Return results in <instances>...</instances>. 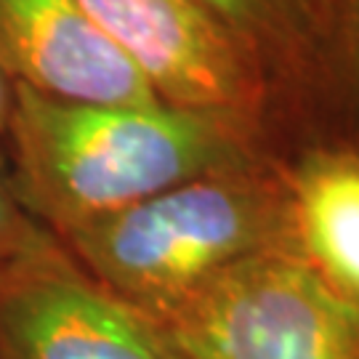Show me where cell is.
I'll return each instance as SVG.
<instances>
[{"label":"cell","mask_w":359,"mask_h":359,"mask_svg":"<svg viewBox=\"0 0 359 359\" xmlns=\"http://www.w3.org/2000/svg\"><path fill=\"white\" fill-rule=\"evenodd\" d=\"M0 67L13 86L59 102L163 104L80 0H0Z\"/></svg>","instance_id":"obj_6"},{"label":"cell","mask_w":359,"mask_h":359,"mask_svg":"<svg viewBox=\"0 0 359 359\" xmlns=\"http://www.w3.org/2000/svg\"><path fill=\"white\" fill-rule=\"evenodd\" d=\"M348 83H359V0L351 3V59H348Z\"/></svg>","instance_id":"obj_11"},{"label":"cell","mask_w":359,"mask_h":359,"mask_svg":"<svg viewBox=\"0 0 359 359\" xmlns=\"http://www.w3.org/2000/svg\"><path fill=\"white\" fill-rule=\"evenodd\" d=\"M243 53L271 120L335 96L348 83L354 0H197Z\"/></svg>","instance_id":"obj_7"},{"label":"cell","mask_w":359,"mask_h":359,"mask_svg":"<svg viewBox=\"0 0 359 359\" xmlns=\"http://www.w3.org/2000/svg\"><path fill=\"white\" fill-rule=\"evenodd\" d=\"M165 327L187 359H359V309L287 250L218 274Z\"/></svg>","instance_id":"obj_3"},{"label":"cell","mask_w":359,"mask_h":359,"mask_svg":"<svg viewBox=\"0 0 359 359\" xmlns=\"http://www.w3.org/2000/svg\"><path fill=\"white\" fill-rule=\"evenodd\" d=\"M0 359H187L56 243L0 264Z\"/></svg>","instance_id":"obj_4"},{"label":"cell","mask_w":359,"mask_h":359,"mask_svg":"<svg viewBox=\"0 0 359 359\" xmlns=\"http://www.w3.org/2000/svg\"><path fill=\"white\" fill-rule=\"evenodd\" d=\"M3 154L19 203L62 237L176 184L271 152L264 130L221 112L75 104L16 86Z\"/></svg>","instance_id":"obj_1"},{"label":"cell","mask_w":359,"mask_h":359,"mask_svg":"<svg viewBox=\"0 0 359 359\" xmlns=\"http://www.w3.org/2000/svg\"><path fill=\"white\" fill-rule=\"evenodd\" d=\"M285 250L359 309V152H306L285 163Z\"/></svg>","instance_id":"obj_8"},{"label":"cell","mask_w":359,"mask_h":359,"mask_svg":"<svg viewBox=\"0 0 359 359\" xmlns=\"http://www.w3.org/2000/svg\"><path fill=\"white\" fill-rule=\"evenodd\" d=\"M59 243L109 293L165 325L218 274L285 250V163L264 154L197 176L67 231Z\"/></svg>","instance_id":"obj_2"},{"label":"cell","mask_w":359,"mask_h":359,"mask_svg":"<svg viewBox=\"0 0 359 359\" xmlns=\"http://www.w3.org/2000/svg\"><path fill=\"white\" fill-rule=\"evenodd\" d=\"M56 243L59 237H53L19 203V197L13 192L6 154L0 147V264L11 258L40 253L46 248H53Z\"/></svg>","instance_id":"obj_9"},{"label":"cell","mask_w":359,"mask_h":359,"mask_svg":"<svg viewBox=\"0 0 359 359\" xmlns=\"http://www.w3.org/2000/svg\"><path fill=\"white\" fill-rule=\"evenodd\" d=\"M170 107L221 112L271 128L266 90L197 0H80Z\"/></svg>","instance_id":"obj_5"},{"label":"cell","mask_w":359,"mask_h":359,"mask_svg":"<svg viewBox=\"0 0 359 359\" xmlns=\"http://www.w3.org/2000/svg\"><path fill=\"white\" fill-rule=\"evenodd\" d=\"M13 93H16V86L8 80V75H6V72H3V67H0V147H3V142H6L8 123H11Z\"/></svg>","instance_id":"obj_10"}]
</instances>
